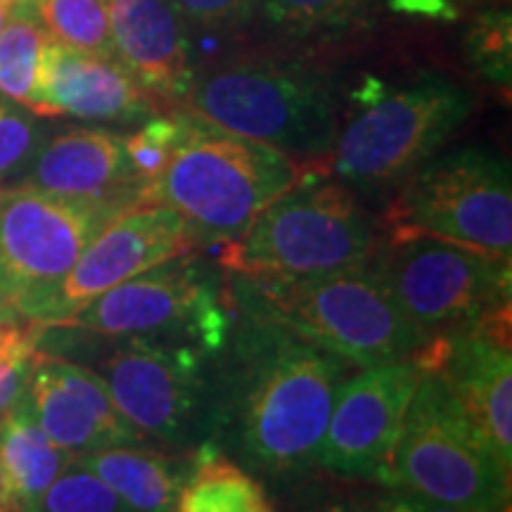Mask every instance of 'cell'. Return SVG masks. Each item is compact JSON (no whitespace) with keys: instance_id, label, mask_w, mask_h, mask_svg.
Returning <instances> with one entry per match:
<instances>
[{"instance_id":"1","label":"cell","mask_w":512,"mask_h":512,"mask_svg":"<svg viewBox=\"0 0 512 512\" xmlns=\"http://www.w3.org/2000/svg\"><path fill=\"white\" fill-rule=\"evenodd\" d=\"M221 351L214 432H226L242 463L271 482L309 475L347 363L249 316Z\"/></svg>"},{"instance_id":"2","label":"cell","mask_w":512,"mask_h":512,"mask_svg":"<svg viewBox=\"0 0 512 512\" xmlns=\"http://www.w3.org/2000/svg\"><path fill=\"white\" fill-rule=\"evenodd\" d=\"M181 107L275 147L302 166L304 178L325 176L342 126L332 76L294 57L235 55L195 67Z\"/></svg>"},{"instance_id":"3","label":"cell","mask_w":512,"mask_h":512,"mask_svg":"<svg viewBox=\"0 0 512 512\" xmlns=\"http://www.w3.org/2000/svg\"><path fill=\"white\" fill-rule=\"evenodd\" d=\"M233 278L230 299L245 316L278 325L347 366L396 363L427 344L370 264L306 278Z\"/></svg>"},{"instance_id":"4","label":"cell","mask_w":512,"mask_h":512,"mask_svg":"<svg viewBox=\"0 0 512 512\" xmlns=\"http://www.w3.org/2000/svg\"><path fill=\"white\" fill-rule=\"evenodd\" d=\"M185 114L181 143L138 204L176 211L197 245H230L268 204L304 181V171L271 145Z\"/></svg>"},{"instance_id":"5","label":"cell","mask_w":512,"mask_h":512,"mask_svg":"<svg viewBox=\"0 0 512 512\" xmlns=\"http://www.w3.org/2000/svg\"><path fill=\"white\" fill-rule=\"evenodd\" d=\"M380 242L375 219L349 185L304 178L221 247L219 266L245 278H306L368 266Z\"/></svg>"},{"instance_id":"6","label":"cell","mask_w":512,"mask_h":512,"mask_svg":"<svg viewBox=\"0 0 512 512\" xmlns=\"http://www.w3.org/2000/svg\"><path fill=\"white\" fill-rule=\"evenodd\" d=\"M361 100V110L339 126L325 176L363 192L399 188L475 110V95L437 72Z\"/></svg>"},{"instance_id":"7","label":"cell","mask_w":512,"mask_h":512,"mask_svg":"<svg viewBox=\"0 0 512 512\" xmlns=\"http://www.w3.org/2000/svg\"><path fill=\"white\" fill-rule=\"evenodd\" d=\"M370 266L425 342L470 328L510 339L512 256L432 238H387Z\"/></svg>"},{"instance_id":"8","label":"cell","mask_w":512,"mask_h":512,"mask_svg":"<svg viewBox=\"0 0 512 512\" xmlns=\"http://www.w3.org/2000/svg\"><path fill=\"white\" fill-rule=\"evenodd\" d=\"M392 486L472 512H510V467L465 418L437 370L420 377L392 460Z\"/></svg>"},{"instance_id":"9","label":"cell","mask_w":512,"mask_h":512,"mask_svg":"<svg viewBox=\"0 0 512 512\" xmlns=\"http://www.w3.org/2000/svg\"><path fill=\"white\" fill-rule=\"evenodd\" d=\"M387 238H432L512 256L510 164L486 147L437 152L399 185Z\"/></svg>"},{"instance_id":"10","label":"cell","mask_w":512,"mask_h":512,"mask_svg":"<svg viewBox=\"0 0 512 512\" xmlns=\"http://www.w3.org/2000/svg\"><path fill=\"white\" fill-rule=\"evenodd\" d=\"M95 368L121 415L171 451L200 448L216 427L211 351L164 337H114Z\"/></svg>"},{"instance_id":"11","label":"cell","mask_w":512,"mask_h":512,"mask_svg":"<svg viewBox=\"0 0 512 512\" xmlns=\"http://www.w3.org/2000/svg\"><path fill=\"white\" fill-rule=\"evenodd\" d=\"M230 290L221 273L192 252L102 292L53 328L102 337H164L219 354L230 335Z\"/></svg>"},{"instance_id":"12","label":"cell","mask_w":512,"mask_h":512,"mask_svg":"<svg viewBox=\"0 0 512 512\" xmlns=\"http://www.w3.org/2000/svg\"><path fill=\"white\" fill-rule=\"evenodd\" d=\"M121 211L50 195L17 181L0 188V299L34 320L95 235Z\"/></svg>"},{"instance_id":"13","label":"cell","mask_w":512,"mask_h":512,"mask_svg":"<svg viewBox=\"0 0 512 512\" xmlns=\"http://www.w3.org/2000/svg\"><path fill=\"white\" fill-rule=\"evenodd\" d=\"M425 366L413 354L361 368L337 387L318 465L335 475L392 484V460Z\"/></svg>"},{"instance_id":"14","label":"cell","mask_w":512,"mask_h":512,"mask_svg":"<svg viewBox=\"0 0 512 512\" xmlns=\"http://www.w3.org/2000/svg\"><path fill=\"white\" fill-rule=\"evenodd\" d=\"M195 247V238L176 211L162 204L128 207L83 249L69 273L38 306L34 320L50 330L57 320L79 311L102 292L164 261L195 252Z\"/></svg>"},{"instance_id":"15","label":"cell","mask_w":512,"mask_h":512,"mask_svg":"<svg viewBox=\"0 0 512 512\" xmlns=\"http://www.w3.org/2000/svg\"><path fill=\"white\" fill-rule=\"evenodd\" d=\"M41 430L72 456L143 439L128 422L93 368L36 351L24 392Z\"/></svg>"},{"instance_id":"16","label":"cell","mask_w":512,"mask_h":512,"mask_svg":"<svg viewBox=\"0 0 512 512\" xmlns=\"http://www.w3.org/2000/svg\"><path fill=\"white\" fill-rule=\"evenodd\" d=\"M444 377L465 418L494 456L512 470V351L508 339L470 328L432 339L418 351Z\"/></svg>"},{"instance_id":"17","label":"cell","mask_w":512,"mask_h":512,"mask_svg":"<svg viewBox=\"0 0 512 512\" xmlns=\"http://www.w3.org/2000/svg\"><path fill=\"white\" fill-rule=\"evenodd\" d=\"M157 105L117 57L81 53L48 41L36 81L34 117H74L110 124H143Z\"/></svg>"},{"instance_id":"18","label":"cell","mask_w":512,"mask_h":512,"mask_svg":"<svg viewBox=\"0 0 512 512\" xmlns=\"http://www.w3.org/2000/svg\"><path fill=\"white\" fill-rule=\"evenodd\" d=\"M24 183L98 207H136L143 181L126 155L124 136L107 128H67L43 140Z\"/></svg>"},{"instance_id":"19","label":"cell","mask_w":512,"mask_h":512,"mask_svg":"<svg viewBox=\"0 0 512 512\" xmlns=\"http://www.w3.org/2000/svg\"><path fill=\"white\" fill-rule=\"evenodd\" d=\"M114 55L157 105L181 107L195 64L188 22L169 0H107Z\"/></svg>"},{"instance_id":"20","label":"cell","mask_w":512,"mask_h":512,"mask_svg":"<svg viewBox=\"0 0 512 512\" xmlns=\"http://www.w3.org/2000/svg\"><path fill=\"white\" fill-rule=\"evenodd\" d=\"M74 460L100 477L133 512H174L188 475L176 456L138 444L102 448Z\"/></svg>"},{"instance_id":"21","label":"cell","mask_w":512,"mask_h":512,"mask_svg":"<svg viewBox=\"0 0 512 512\" xmlns=\"http://www.w3.org/2000/svg\"><path fill=\"white\" fill-rule=\"evenodd\" d=\"M74 456L41 430L27 399L0 413V467L17 512H29Z\"/></svg>"},{"instance_id":"22","label":"cell","mask_w":512,"mask_h":512,"mask_svg":"<svg viewBox=\"0 0 512 512\" xmlns=\"http://www.w3.org/2000/svg\"><path fill=\"white\" fill-rule=\"evenodd\" d=\"M174 512H278L264 484L245 467L221 456L211 444L197 458L178 491Z\"/></svg>"},{"instance_id":"23","label":"cell","mask_w":512,"mask_h":512,"mask_svg":"<svg viewBox=\"0 0 512 512\" xmlns=\"http://www.w3.org/2000/svg\"><path fill=\"white\" fill-rule=\"evenodd\" d=\"M382 0H259V15L294 41L335 38L366 27Z\"/></svg>"},{"instance_id":"24","label":"cell","mask_w":512,"mask_h":512,"mask_svg":"<svg viewBox=\"0 0 512 512\" xmlns=\"http://www.w3.org/2000/svg\"><path fill=\"white\" fill-rule=\"evenodd\" d=\"M50 38L29 5H15L0 29V95L31 112L41 55Z\"/></svg>"},{"instance_id":"25","label":"cell","mask_w":512,"mask_h":512,"mask_svg":"<svg viewBox=\"0 0 512 512\" xmlns=\"http://www.w3.org/2000/svg\"><path fill=\"white\" fill-rule=\"evenodd\" d=\"M29 5L50 41L81 53L117 57L107 0H31Z\"/></svg>"},{"instance_id":"26","label":"cell","mask_w":512,"mask_h":512,"mask_svg":"<svg viewBox=\"0 0 512 512\" xmlns=\"http://www.w3.org/2000/svg\"><path fill=\"white\" fill-rule=\"evenodd\" d=\"M46 325L12 316L0 320V413L22 399Z\"/></svg>"},{"instance_id":"27","label":"cell","mask_w":512,"mask_h":512,"mask_svg":"<svg viewBox=\"0 0 512 512\" xmlns=\"http://www.w3.org/2000/svg\"><path fill=\"white\" fill-rule=\"evenodd\" d=\"M465 53L482 79L508 93L512 67L510 12L501 8L482 12L467 31Z\"/></svg>"},{"instance_id":"28","label":"cell","mask_w":512,"mask_h":512,"mask_svg":"<svg viewBox=\"0 0 512 512\" xmlns=\"http://www.w3.org/2000/svg\"><path fill=\"white\" fill-rule=\"evenodd\" d=\"M185 126H188V114L183 107H174L166 114H152L140 124L138 131L124 136L126 155L143 181V188L162 174L176 145L181 143Z\"/></svg>"},{"instance_id":"29","label":"cell","mask_w":512,"mask_h":512,"mask_svg":"<svg viewBox=\"0 0 512 512\" xmlns=\"http://www.w3.org/2000/svg\"><path fill=\"white\" fill-rule=\"evenodd\" d=\"M29 512H133L91 470L72 460Z\"/></svg>"},{"instance_id":"30","label":"cell","mask_w":512,"mask_h":512,"mask_svg":"<svg viewBox=\"0 0 512 512\" xmlns=\"http://www.w3.org/2000/svg\"><path fill=\"white\" fill-rule=\"evenodd\" d=\"M41 143L34 114L0 95V188L27 174Z\"/></svg>"},{"instance_id":"31","label":"cell","mask_w":512,"mask_h":512,"mask_svg":"<svg viewBox=\"0 0 512 512\" xmlns=\"http://www.w3.org/2000/svg\"><path fill=\"white\" fill-rule=\"evenodd\" d=\"M190 29L204 34H235L259 15V0H169Z\"/></svg>"},{"instance_id":"32","label":"cell","mask_w":512,"mask_h":512,"mask_svg":"<svg viewBox=\"0 0 512 512\" xmlns=\"http://www.w3.org/2000/svg\"><path fill=\"white\" fill-rule=\"evenodd\" d=\"M375 512H472V510L451 508V505L432 503V501H425V498L406 494V491H399L396 496L377 501Z\"/></svg>"},{"instance_id":"33","label":"cell","mask_w":512,"mask_h":512,"mask_svg":"<svg viewBox=\"0 0 512 512\" xmlns=\"http://www.w3.org/2000/svg\"><path fill=\"white\" fill-rule=\"evenodd\" d=\"M299 512H370V508H363V505L347 501V498H332V501H318V503L304 505Z\"/></svg>"},{"instance_id":"34","label":"cell","mask_w":512,"mask_h":512,"mask_svg":"<svg viewBox=\"0 0 512 512\" xmlns=\"http://www.w3.org/2000/svg\"><path fill=\"white\" fill-rule=\"evenodd\" d=\"M0 512H17L15 503H12V498H10L8 484H5V477H3V467H0Z\"/></svg>"},{"instance_id":"35","label":"cell","mask_w":512,"mask_h":512,"mask_svg":"<svg viewBox=\"0 0 512 512\" xmlns=\"http://www.w3.org/2000/svg\"><path fill=\"white\" fill-rule=\"evenodd\" d=\"M12 316H17V313L12 311L10 306L3 302V299H0V320H3V318H12Z\"/></svg>"},{"instance_id":"36","label":"cell","mask_w":512,"mask_h":512,"mask_svg":"<svg viewBox=\"0 0 512 512\" xmlns=\"http://www.w3.org/2000/svg\"><path fill=\"white\" fill-rule=\"evenodd\" d=\"M8 15H10L8 5H5L3 0H0V29H3V24H5V19H8Z\"/></svg>"},{"instance_id":"37","label":"cell","mask_w":512,"mask_h":512,"mask_svg":"<svg viewBox=\"0 0 512 512\" xmlns=\"http://www.w3.org/2000/svg\"><path fill=\"white\" fill-rule=\"evenodd\" d=\"M5 5H12V8H15V5H29L31 0H3Z\"/></svg>"}]
</instances>
